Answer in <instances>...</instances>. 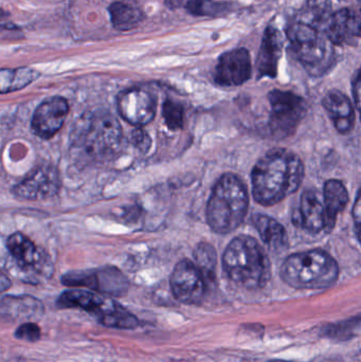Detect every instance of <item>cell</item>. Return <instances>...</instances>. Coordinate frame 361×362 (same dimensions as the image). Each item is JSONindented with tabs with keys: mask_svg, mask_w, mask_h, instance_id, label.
Segmentation results:
<instances>
[{
	"mask_svg": "<svg viewBox=\"0 0 361 362\" xmlns=\"http://www.w3.org/2000/svg\"><path fill=\"white\" fill-rule=\"evenodd\" d=\"M304 178V165L294 153L273 148L254 165L252 195L263 206H273L297 191Z\"/></svg>",
	"mask_w": 361,
	"mask_h": 362,
	"instance_id": "cell-1",
	"label": "cell"
},
{
	"mask_svg": "<svg viewBox=\"0 0 361 362\" xmlns=\"http://www.w3.org/2000/svg\"><path fill=\"white\" fill-rule=\"evenodd\" d=\"M122 140V127L107 110L91 112L78 121L72 146L78 156L91 161L110 158L118 151Z\"/></svg>",
	"mask_w": 361,
	"mask_h": 362,
	"instance_id": "cell-2",
	"label": "cell"
},
{
	"mask_svg": "<svg viewBox=\"0 0 361 362\" xmlns=\"http://www.w3.org/2000/svg\"><path fill=\"white\" fill-rule=\"evenodd\" d=\"M223 266L231 281L246 288H261L271 276L268 255L251 236L239 235L231 240L223 257Z\"/></svg>",
	"mask_w": 361,
	"mask_h": 362,
	"instance_id": "cell-3",
	"label": "cell"
},
{
	"mask_svg": "<svg viewBox=\"0 0 361 362\" xmlns=\"http://www.w3.org/2000/svg\"><path fill=\"white\" fill-rule=\"evenodd\" d=\"M249 206L247 187L233 174H225L214 185L207 206V221L216 233L235 231L245 219Z\"/></svg>",
	"mask_w": 361,
	"mask_h": 362,
	"instance_id": "cell-4",
	"label": "cell"
},
{
	"mask_svg": "<svg viewBox=\"0 0 361 362\" xmlns=\"http://www.w3.org/2000/svg\"><path fill=\"white\" fill-rule=\"evenodd\" d=\"M282 280L297 289H324L335 284L339 266L332 255L324 250L295 253L284 261Z\"/></svg>",
	"mask_w": 361,
	"mask_h": 362,
	"instance_id": "cell-5",
	"label": "cell"
},
{
	"mask_svg": "<svg viewBox=\"0 0 361 362\" xmlns=\"http://www.w3.org/2000/svg\"><path fill=\"white\" fill-rule=\"evenodd\" d=\"M288 37L295 57L309 76H324L335 65L334 45L314 25L303 21L292 23Z\"/></svg>",
	"mask_w": 361,
	"mask_h": 362,
	"instance_id": "cell-6",
	"label": "cell"
},
{
	"mask_svg": "<svg viewBox=\"0 0 361 362\" xmlns=\"http://www.w3.org/2000/svg\"><path fill=\"white\" fill-rule=\"evenodd\" d=\"M59 308H78L93 315L102 325L112 329H134L139 327L137 317L114 300L86 289L64 291L57 302Z\"/></svg>",
	"mask_w": 361,
	"mask_h": 362,
	"instance_id": "cell-7",
	"label": "cell"
},
{
	"mask_svg": "<svg viewBox=\"0 0 361 362\" xmlns=\"http://www.w3.org/2000/svg\"><path fill=\"white\" fill-rule=\"evenodd\" d=\"M271 103L269 129L276 138L292 135L307 112V104L303 98L290 91L275 90L268 95Z\"/></svg>",
	"mask_w": 361,
	"mask_h": 362,
	"instance_id": "cell-8",
	"label": "cell"
},
{
	"mask_svg": "<svg viewBox=\"0 0 361 362\" xmlns=\"http://www.w3.org/2000/svg\"><path fill=\"white\" fill-rule=\"evenodd\" d=\"M61 282L66 286L86 287L90 291L114 297L125 295L129 289L127 279L114 267L69 272L63 276Z\"/></svg>",
	"mask_w": 361,
	"mask_h": 362,
	"instance_id": "cell-9",
	"label": "cell"
},
{
	"mask_svg": "<svg viewBox=\"0 0 361 362\" xmlns=\"http://www.w3.org/2000/svg\"><path fill=\"white\" fill-rule=\"evenodd\" d=\"M8 252L15 259L17 266L23 272L42 278H50L53 274V266L48 255L42 249L37 248L23 234H12L6 242Z\"/></svg>",
	"mask_w": 361,
	"mask_h": 362,
	"instance_id": "cell-10",
	"label": "cell"
},
{
	"mask_svg": "<svg viewBox=\"0 0 361 362\" xmlns=\"http://www.w3.org/2000/svg\"><path fill=\"white\" fill-rule=\"evenodd\" d=\"M170 283L173 295L182 303L199 304L205 296L206 276L189 259H182L175 266Z\"/></svg>",
	"mask_w": 361,
	"mask_h": 362,
	"instance_id": "cell-11",
	"label": "cell"
},
{
	"mask_svg": "<svg viewBox=\"0 0 361 362\" xmlns=\"http://www.w3.org/2000/svg\"><path fill=\"white\" fill-rule=\"evenodd\" d=\"M61 187L59 172L50 165H40L15 185L13 193L27 200L45 199L54 196Z\"/></svg>",
	"mask_w": 361,
	"mask_h": 362,
	"instance_id": "cell-12",
	"label": "cell"
},
{
	"mask_svg": "<svg viewBox=\"0 0 361 362\" xmlns=\"http://www.w3.org/2000/svg\"><path fill=\"white\" fill-rule=\"evenodd\" d=\"M251 57L247 49H235L218 59L214 81L223 87L239 86L251 78Z\"/></svg>",
	"mask_w": 361,
	"mask_h": 362,
	"instance_id": "cell-13",
	"label": "cell"
},
{
	"mask_svg": "<svg viewBox=\"0 0 361 362\" xmlns=\"http://www.w3.org/2000/svg\"><path fill=\"white\" fill-rule=\"evenodd\" d=\"M156 99L152 93L141 88H133L121 93L118 110L129 124L141 127L148 124L156 115Z\"/></svg>",
	"mask_w": 361,
	"mask_h": 362,
	"instance_id": "cell-14",
	"label": "cell"
},
{
	"mask_svg": "<svg viewBox=\"0 0 361 362\" xmlns=\"http://www.w3.org/2000/svg\"><path fill=\"white\" fill-rule=\"evenodd\" d=\"M69 112L67 101L53 97L42 102L32 118V131L42 139H50L63 127Z\"/></svg>",
	"mask_w": 361,
	"mask_h": 362,
	"instance_id": "cell-15",
	"label": "cell"
},
{
	"mask_svg": "<svg viewBox=\"0 0 361 362\" xmlns=\"http://www.w3.org/2000/svg\"><path fill=\"white\" fill-rule=\"evenodd\" d=\"M324 34L334 46L352 45L361 36V19L351 8H338L324 28Z\"/></svg>",
	"mask_w": 361,
	"mask_h": 362,
	"instance_id": "cell-16",
	"label": "cell"
},
{
	"mask_svg": "<svg viewBox=\"0 0 361 362\" xmlns=\"http://www.w3.org/2000/svg\"><path fill=\"white\" fill-rule=\"evenodd\" d=\"M283 37L277 28L269 25L265 30L256 59L260 78H273L278 74V65L282 55Z\"/></svg>",
	"mask_w": 361,
	"mask_h": 362,
	"instance_id": "cell-17",
	"label": "cell"
},
{
	"mask_svg": "<svg viewBox=\"0 0 361 362\" xmlns=\"http://www.w3.org/2000/svg\"><path fill=\"white\" fill-rule=\"evenodd\" d=\"M300 223L307 231L319 233L329 229V217L324 196L314 189H307L300 202Z\"/></svg>",
	"mask_w": 361,
	"mask_h": 362,
	"instance_id": "cell-18",
	"label": "cell"
},
{
	"mask_svg": "<svg viewBox=\"0 0 361 362\" xmlns=\"http://www.w3.org/2000/svg\"><path fill=\"white\" fill-rule=\"evenodd\" d=\"M322 105L330 116L333 124L341 134H349L355 123V112L351 100L341 91H329L322 100Z\"/></svg>",
	"mask_w": 361,
	"mask_h": 362,
	"instance_id": "cell-19",
	"label": "cell"
},
{
	"mask_svg": "<svg viewBox=\"0 0 361 362\" xmlns=\"http://www.w3.org/2000/svg\"><path fill=\"white\" fill-rule=\"evenodd\" d=\"M44 314V306L30 296H4L1 301L2 319L29 320Z\"/></svg>",
	"mask_w": 361,
	"mask_h": 362,
	"instance_id": "cell-20",
	"label": "cell"
},
{
	"mask_svg": "<svg viewBox=\"0 0 361 362\" xmlns=\"http://www.w3.org/2000/svg\"><path fill=\"white\" fill-rule=\"evenodd\" d=\"M252 223L269 249L281 251L288 247V238L285 228L276 219L267 215L256 214L252 217Z\"/></svg>",
	"mask_w": 361,
	"mask_h": 362,
	"instance_id": "cell-21",
	"label": "cell"
},
{
	"mask_svg": "<svg viewBox=\"0 0 361 362\" xmlns=\"http://www.w3.org/2000/svg\"><path fill=\"white\" fill-rule=\"evenodd\" d=\"M108 11L112 25L114 29L121 32L135 29L144 19V13L141 8L126 1L112 2Z\"/></svg>",
	"mask_w": 361,
	"mask_h": 362,
	"instance_id": "cell-22",
	"label": "cell"
},
{
	"mask_svg": "<svg viewBox=\"0 0 361 362\" xmlns=\"http://www.w3.org/2000/svg\"><path fill=\"white\" fill-rule=\"evenodd\" d=\"M324 199L329 217V229L334 227L337 215L347 206L349 202V193L341 180L326 181L324 189Z\"/></svg>",
	"mask_w": 361,
	"mask_h": 362,
	"instance_id": "cell-23",
	"label": "cell"
},
{
	"mask_svg": "<svg viewBox=\"0 0 361 362\" xmlns=\"http://www.w3.org/2000/svg\"><path fill=\"white\" fill-rule=\"evenodd\" d=\"M336 0H307L301 21L324 31L326 23L338 8Z\"/></svg>",
	"mask_w": 361,
	"mask_h": 362,
	"instance_id": "cell-24",
	"label": "cell"
},
{
	"mask_svg": "<svg viewBox=\"0 0 361 362\" xmlns=\"http://www.w3.org/2000/svg\"><path fill=\"white\" fill-rule=\"evenodd\" d=\"M38 74L31 68L21 67L17 69H2L0 72V88L2 93L19 90L35 81Z\"/></svg>",
	"mask_w": 361,
	"mask_h": 362,
	"instance_id": "cell-25",
	"label": "cell"
},
{
	"mask_svg": "<svg viewBox=\"0 0 361 362\" xmlns=\"http://www.w3.org/2000/svg\"><path fill=\"white\" fill-rule=\"evenodd\" d=\"M184 8L194 16L214 17L226 14L230 6L215 0H187Z\"/></svg>",
	"mask_w": 361,
	"mask_h": 362,
	"instance_id": "cell-26",
	"label": "cell"
},
{
	"mask_svg": "<svg viewBox=\"0 0 361 362\" xmlns=\"http://www.w3.org/2000/svg\"><path fill=\"white\" fill-rule=\"evenodd\" d=\"M195 264L201 270L206 278L211 279L214 276L216 267V251L213 246L208 243L197 245L194 251Z\"/></svg>",
	"mask_w": 361,
	"mask_h": 362,
	"instance_id": "cell-27",
	"label": "cell"
},
{
	"mask_svg": "<svg viewBox=\"0 0 361 362\" xmlns=\"http://www.w3.org/2000/svg\"><path fill=\"white\" fill-rule=\"evenodd\" d=\"M162 116L165 124L172 131H178L184 125V107L179 102L174 100H167L163 103Z\"/></svg>",
	"mask_w": 361,
	"mask_h": 362,
	"instance_id": "cell-28",
	"label": "cell"
},
{
	"mask_svg": "<svg viewBox=\"0 0 361 362\" xmlns=\"http://www.w3.org/2000/svg\"><path fill=\"white\" fill-rule=\"evenodd\" d=\"M42 331L40 327L34 322H23L15 332V337L25 341L35 342L40 339Z\"/></svg>",
	"mask_w": 361,
	"mask_h": 362,
	"instance_id": "cell-29",
	"label": "cell"
},
{
	"mask_svg": "<svg viewBox=\"0 0 361 362\" xmlns=\"http://www.w3.org/2000/svg\"><path fill=\"white\" fill-rule=\"evenodd\" d=\"M131 141L135 144L136 148L141 150L142 152H146L150 146V139L148 134L142 129H136L131 134Z\"/></svg>",
	"mask_w": 361,
	"mask_h": 362,
	"instance_id": "cell-30",
	"label": "cell"
},
{
	"mask_svg": "<svg viewBox=\"0 0 361 362\" xmlns=\"http://www.w3.org/2000/svg\"><path fill=\"white\" fill-rule=\"evenodd\" d=\"M353 95L356 108L360 112L361 117V68L353 81Z\"/></svg>",
	"mask_w": 361,
	"mask_h": 362,
	"instance_id": "cell-31",
	"label": "cell"
},
{
	"mask_svg": "<svg viewBox=\"0 0 361 362\" xmlns=\"http://www.w3.org/2000/svg\"><path fill=\"white\" fill-rule=\"evenodd\" d=\"M354 223H355L356 229L361 228V189L358 192L357 197H356L355 202H354L353 211Z\"/></svg>",
	"mask_w": 361,
	"mask_h": 362,
	"instance_id": "cell-32",
	"label": "cell"
},
{
	"mask_svg": "<svg viewBox=\"0 0 361 362\" xmlns=\"http://www.w3.org/2000/svg\"><path fill=\"white\" fill-rule=\"evenodd\" d=\"M10 286H11L10 280H8V279L6 278V276H4V274H2V276H1L2 291H6V289H8V287H10Z\"/></svg>",
	"mask_w": 361,
	"mask_h": 362,
	"instance_id": "cell-33",
	"label": "cell"
},
{
	"mask_svg": "<svg viewBox=\"0 0 361 362\" xmlns=\"http://www.w3.org/2000/svg\"><path fill=\"white\" fill-rule=\"evenodd\" d=\"M269 362H288V361H273Z\"/></svg>",
	"mask_w": 361,
	"mask_h": 362,
	"instance_id": "cell-34",
	"label": "cell"
}]
</instances>
